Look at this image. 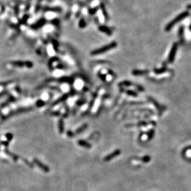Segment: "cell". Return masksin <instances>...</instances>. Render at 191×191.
Listing matches in <instances>:
<instances>
[{
	"label": "cell",
	"mask_w": 191,
	"mask_h": 191,
	"mask_svg": "<svg viewBox=\"0 0 191 191\" xmlns=\"http://www.w3.org/2000/svg\"><path fill=\"white\" fill-rule=\"evenodd\" d=\"M117 46V43L116 42H112V43H109V45H105L101 48H98V49L95 50L93 51L91 53V55L93 56H96V55H99L100 54L104 53L105 52H107V51L110 50L112 48H114L115 47Z\"/></svg>",
	"instance_id": "obj_1"
},
{
	"label": "cell",
	"mask_w": 191,
	"mask_h": 191,
	"mask_svg": "<svg viewBox=\"0 0 191 191\" xmlns=\"http://www.w3.org/2000/svg\"><path fill=\"white\" fill-rule=\"evenodd\" d=\"M9 65L11 66H13L14 67H23L24 66L29 67H32L33 66L32 63L30 61H11L9 64Z\"/></svg>",
	"instance_id": "obj_2"
},
{
	"label": "cell",
	"mask_w": 191,
	"mask_h": 191,
	"mask_svg": "<svg viewBox=\"0 0 191 191\" xmlns=\"http://www.w3.org/2000/svg\"><path fill=\"white\" fill-rule=\"evenodd\" d=\"M44 22H45V20L41 19V20H38V21L37 23H34V25H33V26H32V27L34 29H38V28H40L41 27H42L43 25H44Z\"/></svg>",
	"instance_id": "obj_3"
},
{
	"label": "cell",
	"mask_w": 191,
	"mask_h": 191,
	"mask_svg": "<svg viewBox=\"0 0 191 191\" xmlns=\"http://www.w3.org/2000/svg\"><path fill=\"white\" fill-rule=\"evenodd\" d=\"M100 30H101V31H103L104 32H106L107 33H109V35H110V33H111V32L110 31V30H109V29L107 27H100Z\"/></svg>",
	"instance_id": "obj_4"
}]
</instances>
